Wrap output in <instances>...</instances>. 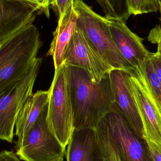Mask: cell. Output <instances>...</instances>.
<instances>
[{"label":"cell","instance_id":"obj_3","mask_svg":"<svg viewBox=\"0 0 161 161\" xmlns=\"http://www.w3.org/2000/svg\"><path fill=\"white\" fill-rule=\"evenodd\" d=\"M42 45L39 31L33 24L0 43V93L25 75Z\"/></svg>","mask_w":161,"mask_h":161},{"label":"cell","instance_id":"obj_6","mask_svg":"<svg viewBox=\"0 0 161 161\" xmlns=\"http://www.w3.org/2000/svg\"><path fill=\"white\" fill-rule=\"evenodd\" d=\"M48 104L22 140L16 142V154L24 161H59L66 154L47 122Z\"/></svg>","mask_w":161,"mask_h":161},{"label":"cell","instance_id":"obj_4","mask_svg":"<svg viewBox=\"0 0 161 161\" xmlns=\"http://www.w3.org/2000/svg\"><path fill=\"white\" fill-rule=\"evenodd\" d=\"M74 8L76 15V27L104 60L114 70L135 72L115 45L108 19L95 12L83 0H74Z\"/></svg>","mask_w":161,"mask_h":161},{"label":"cell","instance_id":"obj_1","mask_svg":"<svg viewBox=\"0 0 161 161\" xmlns=\"http://www.w3.org/2000/svg\"><path fill=\"white\" fill-rule=\"evenodd\" d=\"M69 83L74 130L95 129L115 104L110 73L95 82L83 69L70 66Z\"/></svg>","mask_w":161,"mask_h":161},{"label":"cell","instance_id":"obj_9","mask_svg":"<svg viewBox=\"0 0 161 161\" xmlns=\"http://www.w3.org/2000/svg\"><path fill=\"white\" fill-rule=\"evenodd\" d=\"M131 91L142 118L145 140L161 146V111L141 77L128 73Z\"/></svg>","mask_w":161,"mask_h":161},{"label":"cell","instance_id":"obj_10","mask_svg":"<svg viewBox=\"0 0 161 161\" xmlns=\"http://www.w3.org/2000/svg\"><path fill=\"white\" fill-rule=\"evenodd\" d=\"M115 45L122 55L132 66L135 72L142 73L152 53L147 49L143 39L133 33L123 19H108Z\"/></svg>","mask_w":161,"mask_h":161},{"label":"cell","instance_id":"obj_17","mask_svg":"<svg viewBox=\"0 0 161 161\" xmlns=\"http://www.w3.org/2000/svg\"><path fill=\"white\" fill-rule=\"evenodd\" d=\"M108 20L126 21L131 16L127 0H96Z\"/></svg>","mask_w":161,"mask_h":161},{"label":"cell","instance_id":"obj_16","mask_svg":"<svg viewBox=\"0 0 161 161\" xmlns=\"http://www.w3.org/2000/svg\"><path fill=\"white\" fill-rule=\"evenodd\" d=\"M135 73L141 77L149 93L161 111V82L154 69L151 56L146 63L142 73Z\"/></svg>","mask_w":161,"mask_h":161},{"label":"cell","instance_id":"obj_19","mask_svg":"<svg viewBox=\"0 0 161 161\" xmlns=\"http://www.w3.org/2000/svg\"><path fill=\"white\" fill-rule=\"evenodd\" d=\"M20 2L25 5L32 8L37 11L43 12L48 18L50 16L49 7L52 3V0H14Z\"/></svg>","mask_w":161,"mask_h":161},{"label":"cell","instance_id":"obj_8","mask_svg":"<svg viewBox=\"0 0 161 161\" xmlns=\"http://www.w3.org/2000/svg\"><path fill=\"white\" fill-rule=\"evenodd\" d=\"M64 63L83 69L94 82H99L114 69L90 44L80 29L76 27L67 45Z\"/></svg>","mask_w":161,"mask_h":161},{"label":"cell","instance_id":"obj_24","mask_svg":"<svg viewBox=\"0 0 161 161\" xmlns=\"http://www.w3.org/2000/svg\"><path fill=\"white\" fill-rule=\"evenodd\" d=\"M0 161H20L13 151L4 150L0 152Z\"/></svg>","mask_w":161,"mask_h":161},{"label":"cell","instance_id":"obj_25","mask_svg":"<svg viewBox=\"0 0 161 161\" xmlns=\"http://www.w3.org/2000/svg\"><path fill=\"white\" fill-rule=\"evenodd\" d=\"M159 10L160 11L161 17H160V21L161 22V0H159Z\"/></svg>","mask_w":161,"mask_h":161},{"label":"cell","instance_id":"obj_11","mask_svg":"<svg viewBox=\"0 0 161 161\" xmlns=\"http://www.w3.org/2000/svg\"><path fill=\"white\" fill-rule=\"evenodd\" d=\"M115 103L131 129L137 136L145 140L142 118L131 91L128 74L113 70L110 72Z\"/></svg>","mask_w":161,"mask_h":161},{"label":"cell","instance_id":"obj_26","mask_svg":"<svg viewBox=\"0 0 161 161\" xmlns=\"http://www.w3.org/2000/svg\"><path fill=\"white\" fill-rule=\"evenodd\" d=\"M59 161H64V159H61L60 160H59Z\"/></svg>","mask_w":161,"mask_h":161},{"label":"cell","instance_id":"obj_27","mask_svg":"<svg viewBox=\"0 0 161 161\" xmlns=\"http://www.w3.org/2000/svg\"></svg>","mask_w":161,"mask_h":161},{"label":"cell","instance_id":"obj_15","mask_svg":"<svg viewBox=\"0 0 161 161\" xmlns=\"http://www.w3.org/2000/svg\"><path fill=\"white\" fill-rule=\"evenodd\" d=\"M49 91H38L27 99L16 119L15 134L20 142L39 116L49 101Z\"/></svg>","mask_w":161,"mask_h":161},{"label":"cell","instance_id":"obj_21","mask_svg":"<svg viewBox=\"0 0 161 161\" xmlns=\"http://www.w3.org/2000/svg\"><path fill=\"white\" fill-rule=\"evenodd\" d=\"M145 140L151 161H161V146Z\"/></svg>","mask_w":161,"mask_h":161},{"label":"cell","instance_id":"obj_2","mask_svg":"<svg viewBox=\"0 0 161 161\" xmlns=\"http://www.w3.org/2000/svg\"><path fill=\"white\" fill-rule=\"evenodd\" d=\"M95 130L103 161H151L145 140L131 129L115 103Z\"/></svg>","mask_w":161,"mask_h":161},{"label":"cell","instance_id":"obj_13","mask_svg":"<svg viewBox=\"0 0 161 161\" xmlns=\"http://www.w3.org/2000/svg\"><path fill=\"white\" fill-rule=\"evenodd\" d=\"M67 146V161H103L93 129L75 130Z\"/></svg>","mask_w":161,"mask_h":161},{"label":"cell","instance_id":"obj_23","mask_svg":"<svg viewBox=\"0 0 161 161\" xmlns=\"http://www.w3.org/2000/svg\"><path fill=\"white\" fill-rule=\"evenodd\" d=\"M151 59L155 72L161 82V56L156 53H152Z\"/></svg>","mask_w":161,"mask_h":161},{"label":"cell","instance_id":"obj_20","mask_svg":"<svg viewBox=\"0 0 161 161\" xmlns=\"http://www.w3.org/2000/svg\"><path fill=\"white\" fill-rule=\"evenodd\" d=\"M74 0H52V3L58 12V19L63 18L74 8Z\"/></svg>","mask_w":161,"mask_h":161},{"label":"cell","instance_id":"obj_22","mask_svg":"<svg viewBox=\"0 0 161 161\" xmlns=\"http://www.w3.org/2000/svg\"><path fill=\"white\" fill-rule=\"evenodd\" d=\"M148 41L158 45L157 53L161 56V26L157 25L152 28L149 32L148 38Z\"/></svg>","mask_w":161,"mask_h":161},{"label":"cell","instance_id":"obj_5","mask_svg":"<svg viewBox=\"0 0 161 161\" xmlns=\"http://www.w3.org/2000/svg\"><path fill=\"white\" fill-rule=\"evenodd\" d=\"M70 66L63 63L57 69L49 88L47 122L63 147L68 146L74 131L69 83Z\"/></svg>","mask_w":161,"mask_h":161},{"label":"cell","instance_id":"obj_18","mask_svg":"<svg viewBox=\"0 0 161 161\" xmlns=\"http://www.w3.org/2000/svg\"><path fill=\"white\" fill-rule=\"evenodd\" d=\"M127 2L131 15L157 12L159 9V0H127Z\"/></svg>","mask_w":161,"mask_h":161},{"label":"cell","instance_id":"obj_12","mask_svg":"<svg viewBox=\"0 0 161 161\" xmlns=\"http://www.w3.org/2000/svg\"><path fill=\"white\" fill-rule=\"evenodd\" d=\"M38 11L14 0H0V43L33 24Z\"/></svg>","mask_w":161,"mask_h":161},{"label":"cell","instance_id":"obj_14","mask_svg":"<svg viewBox=\"0 0 161 161\" xmlns=\"http://www.w3.org/2000/svg\"><path fill=\"white\" fill-rule=\"evenodd\" d=\"M76 27V15L74 8L59 19L57 26L53 32V39L46 54L52 57L55 70L64 63V54Z\"/></svg>","mask_w":161,"mask_h":161},{"label":"cell","instance_id":"obj_7","mask_svg":"<svg viewBox=\"0 0 161 161\" xmlns=\"http://www.w3.org/2000/svg\"><path fill=\"white\" fill-rule=\"evenodd\" d=\"M42 58H37L21 80L0 93V140L13 142L14 128L18 114L25 101L33 94Z\"/></svg>","mask_w":161,"mask_h":161}]
</instances>
